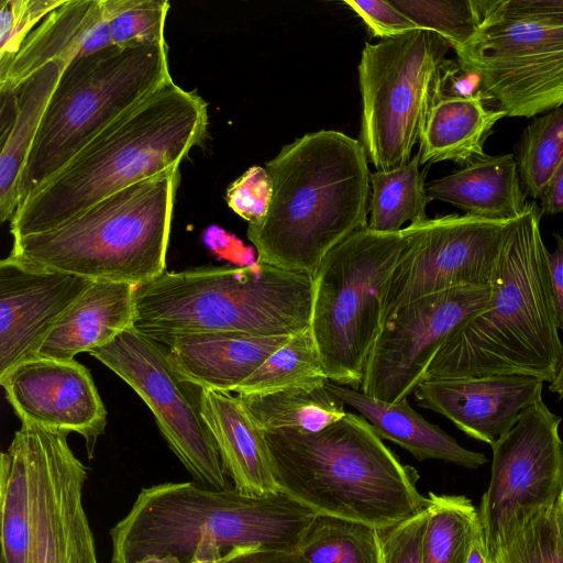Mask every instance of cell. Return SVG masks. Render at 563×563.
<instances>
[{"instance_id": "cell-33", "label": "cell", "mask_w": 563, "mask_h": 563, "mask_svg": "<svg viewBox=\"0 0 563 563\" xmlns=\"http://www.w3.org/2000/svg\"><path fill=\"white\" fill-rule=\"evenodd\" d=\"M297 551L308 563H379L378 529L317 515Z\"/></svg>"}, {"instance_id": "cell-37", "label": "cell", "mask_w": 563, "mask_h": 563, "mask_svg": "<svg viewBox=\"0 0 563 563\" xmlns=\"http://www.w3.org/2000/svg\"><path fill=\"white\" fill-rule=\"evenodd\" d=\"M169 10L166 0H134L133 4L110 20L112 45L135 47L164 45L165 22Z\"/></svg>"}, {"instance_id": "cell-4", "label": "cell", "mask_w": 563, "mask_h": 563, "mask_svg": "<svg viewBox=\"0 0 563 563\" xmlns=\"http://www.w3.org/2000/svg\"><path fill=\"white\" fill-rule=\"evenodd\" d=\"M367 158L360 141L333 130L283 146L265 164L273 183L268 211L247 225L256 262L313 276L332 249L365 229Z\"/></svg>"}, {"instance_id": "cell-36", "label": "cell", "mask_w": 563, "mask_h": 563, "mask_svg": "<svg viewBox=\"0 0 563 563\" xmlns=\"http://www.w3.org/2000/svg\"><path fill=\"white\" fill-rule=\"evenodd\" d=\"M494 560L495 563H563V540L555 506L529 521Z\"/></svg>"}, {"instance_id": "cell-40", "label": "cell", "mask_w": 563, "mask_h": 563, "mask_svg": "<svg viewBox=\"0 0 563 563\" xmlns=\"http://www.w3.org/2000/svg\"><path fill=\"white\" fill-rule=\"evenodd\" d=\"M428 506L413 516L378 529L379 563H423Z\"/></svg>"}, {"instance_id": "cell-50", "label": "cell", "mask_w": 563, "mask_h": 563, "mask_svg": "<svg viewBox=\"0 0 563 563\" xmlns=\"http://www.w3.org/2000/svg\"><path fill=\"white\" fill-rule=\"evenodd\" d=\"M200 563H210V562H200Z\"/></svg>"}, {"instance_id": "cell-18", "label": "cell", "mask_w": 563, "mask_h": 563, "mask_svg": "<svg viewBox=\"0 0 563 563\" xmlns=\"http://www.w3.org/2000/svg\"><path fill=\"white\" fill-rule=\"evenodd\" d=\"M92 280L0 262V378L36 357L45 339Z\"/></svg>"}, {"instance_id": "cell-28", "label": "cell", "mask_w": 563, "mask_h": 563, "mask_svg": "<svg viewBox=\"0 0 563 563\" xmlns=\"http://www.w3.org/2000/svg\"><path fill=\"white\" fill-rule=\"evenodd\" d=\"M240 397L264 431H319L346 413L344 402L327 388V383Z\"/></svg>"}, {"instance_id": "cell-38", "label": "cell", "mask_w": 563, "mask_h": 563, "mask_svg": "<svg viewBox=\"0 0 563 563\" xmlns=\"http://www.w3.org/2000/svg\"><path fill=\"white\" fill-rule=\"evenodd\" d=\"M65 0H2L0 4V73L13 59L26 36Z\"/></svg>"}, {"instance_id": "cell-9", "label": "cell", "mask_w": 563, "mask_h": 563, "mask_svg": "<svg viewBox=\"0 0 563 563\" xmlns=\"http://www.w3.org/2000/svg\"><path fill=\"white\" fill-rule=\"evenodd\" d=\"M406 245L404 229L366 227L332 249L314 272L309 328L330 382L361 389L384 324L386 285Z\"/></svg>"}, {"instance_id": "cell-47", "label": "cell", "mask_w": 563, "mask_h": 563, "mask_svg": "<svg viewBox=\"0 0 563 563\" xmlns=\"http://www.w3.org/2000/svg\"><path fill=\"white\" fill-rule=\"evenodd\" d=\"M466 563H495L487 549L482 526L474 537Z\"/></svg>"}, {"instance_id": "cell-46", "label": "cell", "mask_w": 563, "mask_h": 563, "mask_svg": "<svg viewBox=\"0 0 563 563\" xmlns=\"http://www.w3.org/2000/svg\"><path fill=\"white\" fill-rule=\"evenodd\" d=\"M539 201L542 214L555 216L563 213V159Z\"/></svg>"}, {"instance_id": "cell-12", "label": "cell", "mask_w": 563, "mask_h": 563, "mask_svg": "<svg viewBox=\"0 0 563 563\" xmlns=\"http://www.w3.org/2000/svg\"><path fill=\"white\" fill-rule=\"evenodd\" d=\"M562 418L537 399L492 446L490 481L478 515L494 559L540 512L555 506L563 492Z\"/></svg>"}, {"instance_id": "cell-7", "label": "cell", "mask_w": 563, "mask_h": 563, "mask_svg": "<svg viewBox=\"0 0 563 563\" xmlns=\"http://www.w3.org/2000/svg\"><path fill=\"white\" fill-rule=\"evenodd\" d=\"M313 277L257 263L165 271L135 286L133 328L155 339L198 332L289 336L310 325Z\"/></svg>"}, {"instance_id": "cell-39", "label": "cell", "mask_w": 563, "mask_h": 563, "mask_svg": "<svg viewBox=\"0 0 563 563\" xmlns=\"http://www.w3.org/2000/svg\"><path fill=\"white\" fill-rule=\"evenodd\" d=\"M273 199V183L265 167L254 165L227 189L229 208L249 224L258 223L267 213Z\"/></svg>"}, {"instance_id": "cell-19", "label": "cell", "mask_w": 563, "mask_h": 563, "mask_svg": "<svg viewBox=\"0 0 563 563\" xmlns=\"http://www.w3.org/2000/svg\"><path fill=\"white\" fill-rule=\"evenodd\" d=\"M543 382L520 375L424 379L415 390L420 407L435 411L468 437L493 445L542 397Z\"/></svg>"}, {"instance_id": "cell-13", "label": "cell", "mask_w": 563, "mask_h": 563, "mask_svg": "<svg viewBox=\"0 0 563 563\" xmlns=\"http://www.w3.org/2000/svg\"><path fill=\"white\" fill-rule=\"evenodd\" d=\"M89 354L141 397L169 449L199 484L233 488L201 413L202 388L177 374L165 345L131 328Z\"/></svg>"}, {"instance_id": "cell-43", "label": "cell", "mask_w": 563, "mask_h": 563, "mask_svg": "<svg viewBox=\"0 0 563 563\" xmlns=\"http://www.w3.org/2000/svg\"><path fill=\"white\" fill-rule=\"evenodd\" d=\"M220 563H308L297 550L235 549Z\"/></svg>"}, {"instance_id": "cell-17", "label": "cell", "mask_w": 563, "mask_h": 563, "mask_svg": "<svg viewBox=\"0 0 563 563\" xmlns=\"http://www.w3.org/2000/svg\"><path fill=\"white\" fill-rule=\"evenodd\" d=\"M0 383L21 423L76 432L92 456L106 431L107 409L87 367L74 358L36 356L14 366Z\"/></svg>"}, {"instance_id": "cell-16", "label": "cell", "mask_w": 563, "mask_h": 563, "mask_svg": "<svg viewBox=\"0 0 563 563\" xmlns=\"http://www.w3.org/2000/svg\"><path fill=\"white\" fill-rule=\"evenodd\" d=\"M492 286L431 294L401 307L385 321L368 356L361 391L389 404L415 393L448 336L488 303Z\"/></svg>"}, {"instance_id": "cell-21", "label": "cell", "mask_w": 563, "mask_h": 563, "mask_svg": "<svg viewBox=\"0 0 563 563\" xmlns=\"http://www.w3.org/2000/svg\"><path fill=\"white\" fill-rule=\"evenodd\" d=\"M289 336L198 332L154 340L166 346L168 360L181 378L200 388L233 393Z\"/></svg>"}, {"instance_id": "cell-24", "label": "cell", "mask_w": 563, "mask_h": 563, "mask_svg": "<svg viewBox=\"0 0 563 563\" xmlns=\"http://www.w3.org/2000/svg\"><path fill=\"white\" fill-rule=\"evenodd\" d=\"M134 292L132 284L92 282L57 321L37 356L73 360L110 343L134 325Z\"/></svg>"}, {"instance_id": "cell-2", "label": "cell", "mask_w": 563, "mask_h": 563, "mask_svg": "<svg viewBox=\"0 0 563 563\" xmlns=\"http://www.w3.org/2000/svg\"><path fill=\"white\" fill-rule=\"evenodd\" d=\"M207 126V102L167 81L23 198L10 221L13 240L53 229L130 185L179 167Z\"/></svg>"}, {"instance_id": "cell-3", "label": "cell", "mask_w": 563, "mask_h": 563, "mask_svg": "<svg viewBox=\"0 0 563 563\" xmlns=\"http://www.w3.org/2000/svg\"><path fill=\"white\" fill-rule=\"evenodd\" d=\"M542 212L528 203L515 219L487 306L452 332L424 379L520 375L551 383L562 362Z\"/></svg>"}, {"instance_id": "cell-49", "label": "cell", "mask_w": 563, "mask_h": 563, "mask_svg": "<svg viewBox=\"0 0 563 563\" xmlns=\"http://www.w3.org/2000/svg\"><path fill=\"white\" fill-rule=\"evenodd\" d=\"M555 508H556V515H558V521H559V526H560L561 537L563 540V492L560 495V497L555 504Z\"/></svg>"}, {"instance_id": "cell-22", "label": "cell", "mask_w": 563, "mask_h": 563, "mask_svg": "<svg viewBox=\"0 0 563 563\" xmlns=\"http://www.w3.org/2000/svg\"><path fill=\"white\" fill-rule=\"evenodd\" d=\"M201 413L233 487L255 497L278 492L265 431L243 399L232 391L202 388Z\"/></svg>"}, {"instance_id": "cell-30", "label": "cell", "mask_w": 563, "mask_h": 563, "mask_svg": "<svg viewBox=\"0 0 563 563\" xmlns=\"http://www.w3.org/2000/svg\"><path fill=\"white\" fill-rule=\"evenodd\" d=\"M1 563H27L31 500L24 444L15 431L0 460Z\"/></svg>"}, {"instance_id": "cell-5", "label": "cell", "mask_w": 563, "mask_h": 563, "mask_svg": "<svg viewBox=\"0 0 563 563\" xmlns=\"http://www.w3.org/2000/svg\"><path fill=\"white\" fill-rule=\"evenodd\" d=\"M279 490L312 510L376 529L429 505L416 470L402 464L368 421L352 412L319 431H265Z\"/></svg>"}, {"instance_id": "cell-48", "label": "cell", "mask_w": 563, "mask_h": 563, "mask_svg": "<svg viewBox=\"0 0 563 563\" xmlns=\"http://www.w3.org/2000/svg\"><path fill=\"white\" fill-rule=\"evenodd\" d=\"M549 389L556 394L559 398H563V362L554 377V379L550 383Z\"/></svg>"}, {"instance_id": "cell-25", "label": "cell", "mask_w": 563, "mask_h": 563, "mask_svg": "<svg viewBox=\"0 0 563 563\" xmlns=\"http://www.w3.org/2000/svg\"><path fill=\"white\" fill-rule=\"evenodd\" d=\"M431 200L448 202L465 214L511 220L526 209L514 154L485 155L426 185Z\"/></svg>"}, {"instance_id": "cell-6", "label": "cell", "mask_w": 563, "mask_h": 563, "mask_svg": "<svg viewBox=\"0 0 563 563\" xmlns=\"http://www.w3.org/2000/svg\"><path fill=\"white\" fill-rule=\"evenodd\" d=\"M179 167L130 185L47 231L13 240L25 268L144 284L166 271Z\"/></svg>"}, {"instance_id": "cell-8", "label": "cell", "mask_w": 563, "mask_h": 563, "mask_svg": "<svg viewBox=\"0 0 563 563\" xmlns=\"http://www.w3.org/2000/svg\"><path fill=\"white\" fill-rule=\"evenodd\" d=\"M172 79L167 44L111 45L73 60L41 119L24 170L22 200L98 133Z\"/></svg>"}, {"instance_id": "cell-32", "label": "cell", "mask_w": 563, "mask_h": 563, "mask_svg": "<svg viewBox=\"0 0 563 563\" xmlns=\"http://www.w3.org/2000/svg\"><path fill=\"white\" fill-rule=\"evenodd\" d=\"M329 378L310 328L297 332L272 353L233 393L263 395L310 384H325Z\"/></svg>"}, {"instance_id": "cell-27", "label": "cell", "mask_w": 563, "mask_h": 563, "mask_svg": "<svg viewBox=\"0 0 563 563\" xmlns=\"http://www.w3.org/2000/svg\"><path fill=\"white\" fill-rule=\"evenodd\" d=\"M505 112L476 98L434 100L419 140L420 163L453 162L464 166L487 155V137Z\"/></svg>"}, {"instance_id": "cell-35", "label": "cell", "mask_w": 563, "mask_h": 563, "mask_svg": "<svg viewBox=\"0 0 563 563\" xmlns=\"http://www.w3.org/2000/svg\"><path fill=\"white\" fill-rule=\"evenodd\" d=\"M420 30L443 37L457 52L475 35L478 13L474 0H391Z\"/></svg>"}, {"instance_id": "cell-26", "label": "cell", "mask_w": 563, "mask_h": 563, "mask_svg": "<svg viewBox=\"0 0 563 563\" xmlns=\"http://www.w3.org/2000/svg\"><path fill=\"white\" fill-rule=\"evenodd\" d=\"M327 388L358 411L380 439L400 445L419 461L435 459L467 468H477L488 461L483 453L461 446L438 426L427 421L407 399L389 404L330 380Z\"/></svg>"}, {"instance_id": "cell-14", "label": "cell", "mask_w": 563, "mask_h": 563, "mask_svg": "<svg viewBox=\"0 0 563 563\" xmlns=\"http://www.w3.org/2000/svg\"><path fill=\"white\" fill-rule=\"evenodd\" d=\"M515 219L453 213L404 228L407 245L386 285L384 323L418 298L459 287L492 286Z\"/></svg>"}, {"instance_id": "cell-44", "label": "cell", "mask_w": 563, "mask_h": 563, "mask_svg": "<svg viewBox=\"0 0 563 563\" xmlns=\"http://www.w3.org/2000/svg\"><path fill=\"white\" fill-rule=\"evenodd\" d=\"M555 249L548 251V268L551 294L559 330L563 331V236L554 235Z\"/></svg>"}, {"instance_id": "cell-31", "label": "cell", "mask_w": 563, "mask_h": 563, "mask_svg": "<svg viewBox=\"0 0 563 563\" xmlns=\"http://www.w3.org/2000/svg\"><path fill=\"white\" fill-rule=\"evenodd\" d=\"M423 563H466L481 519L463 495L429 494Z\"/></svg>"}, {"instance_id": "cell-23", "label": "cell", "mask_w": 563, "mask_h": 563, "mask_svg": "<svg viewBox=\"0 0 563 563\" xmlns=\"http://www.w3.org/2000/svg\"><path fill=\"white\" fill-rule=\"evenodd\" d=\"M63 68L49 63L1 96L0 220L11 221L22 200L23 176L41 119Z\"/></svg>"}, {"instance_id": "cell-11", "label": "cell", "mask_w": 563, "mask_h": 563, "mask_svg": "<svg viewBox=\"0 0 563 563\" xmlns=\"http://www.w3.org/2000/svg\"><path fill=\"white\" fill-rule=\"evenodd\" d=\"M478 27L455 52L482 75L493 107L536 118L563 106V25L510 11L505 0H474Z\"/></svg>"}, {"instance_id": "cell-20", "label": "cell", "mask_w": 563, "mask_h": 563, "mask_svg": "<svg viewBox=\"0 0 563 563\" xmlns=\"http://www.w3.org/2000/svg\"><path fill=\"white\" fill-rule=\"evenodd\" d=\"M104 0H65L26 36L0 73V92L13 90L49 63L63 70L76 58L112 45Z\"/></svg>"}, {"instance_id": "cell-42", "label": "cell", "mask_w": 563, "mask_h": 563, "mask_svg": "<svg viewBox=\"0 0 563 563\" xmlns=\"http://www.w3.org/2000/svg\"><path fill=\"white\" fill-rule=\"evenodd\" d=\"M445 98H476L495 109L479 71L457 58L445 59L435 80L433 101Z\"/></svg>"}, {"instance_id": "cell-41", "label": "cell", "mask_w": 563, "mask_h": 563, "mask_svg": "<svg viewBox=\"0 0 563 563\" xmlns=\"http://www.w3.org/2000/svg\"><path fill=\"white\" fill-rule=\"evenodd\" d=\"M366 24L375 37L390 40L420 30L419 26L390 1L344 0Z\"/></svg>"}, {"instance_id": "cell-15", "label": "cell", "mask_w": 563, "mask_h": 563, "mask_svg": "<svg viewBox=\"0 0 563 563\" xmlns=\"http://www.w3.org/2000/svg\"><path fill=\"white\" fill-rule=\"evenodd\" d=\"M30 485L27 563H98L82 504L87 467L74 454L68 432L21 424Z\"/></svg>"}, {"instance_id": "cell-1", "label": "cell", "mask_w": 563, "mask_h": 563, "mask_svg": "<svg viewBox=\"0 0 563 563\" xmlns=\"http://www.w3.org/2000/svg\"><path fill=\"white\" fill-rule=\"evenodd\" d=\"M316 516L282 490L255 497L194 482L156 484L111 528V563H220L235 549L294 551Z\"/></svg>"}, {"instance_id": "cell-34", "label": "cell", "mask_w": 563, "mask_h": 563, "mask_svg": "<svg viewBox=\"0 0 563 563\" xmlns=\"http://www.w3.org/2000/svg\"><path fill=\"white\" fill-rule=\"evenodd\" d=\"M563 159V106L536 117L522 131L516 162L527 197L540 200Z\"/></svg>"}, {"instance_id": "cell-45", "label": "cell", "mask_w": 563, "mask_h": 563, "mask_svg": "<svg viewBox=\"0 0 563 563\" xmlns=\"http://www.w3.org/2000/svg\"><path fill=\"white\" fill-rule=\"evenodd\" d=\"M507 9L547 18L563 25V0H505Z\"/></svg>"}, {"instance_id": "cell-29", "label": "cell", "mask_w": 563, "mask_h": 563, "mask_svg": "<svg viewBox=\"0 0 563 563\" xmlns=\"http://www.w3.org/2000/svg\"><path fill=\"white\" fill-rule=\"evenodd\" d=\"M420 156L397 168L371 174L369 220L367 227L378 232H397L406 222L428 219L426 208L431 201L426 190V172Z\"/></svg>"}, {"instance_id": "cell-10", "label": "cell", "mask_w": 563, "mask_h": 563, "mask_svg": "<svg viewBox=\"0 0 563 563\" xmlns=\"http://www.w3.org/2000/svg\"><path fill=\"white\" fill-rule=\"evenodd\" d=\"M450 48L443 37L426 30L365 44L358 64L360 142L377 170L411 159Z\"/></svg>"}]
</instances>
